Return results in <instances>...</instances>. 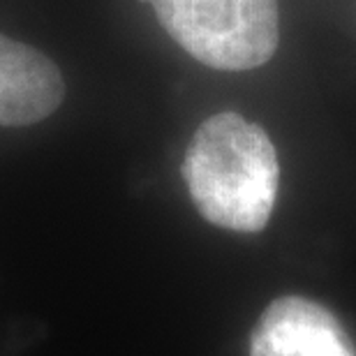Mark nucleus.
I'll list each match as a JSON object with an SVG mask.
<instances>
[{
	"label": "nucleus",
	"mask_w": 356,
	"mask_h": 356,
	"mask_svg": "<svg viewBox=\"0 0 356 356\" xmlns=\"http://www.w3.org/2000/svg\"><path fill=\"white\" fill-rule=\"evenodd\" d=\"M181 172L197 211L211 225L241 234L268 225L280 167L264 127L234 111L206 118L188 144Z\"/></svg>",
	"instance_id": "obj_1"
},
{
	"label": "nucleus",
	"mask_w": 356,
	"mask_h": 356,
	"mask_svg": "<svg viewBox=\"0 0 356 356\" xmlns=\"http://www.w3.org/2000/svg\"><path fill=\"white\" fill-rule=\"evenodd\" d=\"M178 47L225 72L261 67L280 40L277 0H148Z\"/></svg>",
	"instance_id": "obj_2"
},
{
	"label": "nucleus",
	"mask_w": 356,
	"mask_h": 356,
	"mask_svg": "<svg viewBox=\"0 0 356 356\" xmlns=\"http://www.w3.org/2000/svg\"><path fill=\"white\" fill-rule=\"evenodd\" d=\"M250 356H356L350 333L322 303L280 296L250 333Z\"/></svg>",
	"instance_id": "obj_3"
},
{
	"label": "nucleus",
	"mask_w": 356,
	"mask_h": 356,
	"mask_svg": "<svg viewBox=\"0 0 356 356\" xmlns=\"http://www.w3.org/2000/svg\"><path fill=\"white\" fill-rule=\"evenodd\" d=\"M65 99L58 65L40 49L0 33V127L35 125Z\"/></svg>",
	"instance_id": "obj_4"
},
{
	"label": "nucleus",
	"mask_w": 356,
	"mask_h": 356,
	"mask_svg": "<svg viewBox=\"0 0 356 356\" xmlns=\"http://www.w3.org/2000/svg\"><path fill=\"white\" fill-rule=\"evenodd\" d=\"M139 3H148V0H139Z\"/></svg>",
	"instance_id": "obj_5"
}]
</instances>
